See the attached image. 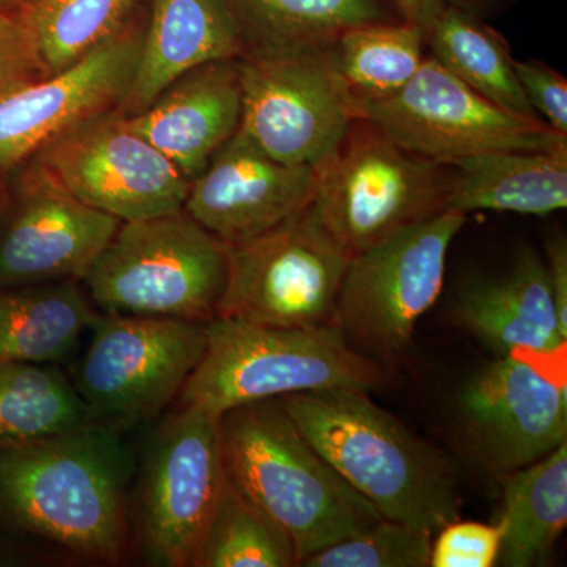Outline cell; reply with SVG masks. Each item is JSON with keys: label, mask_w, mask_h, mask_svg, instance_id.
I'll use <instances>...</instances> for the list:
<instances>
[{"label": "cell", "mask_w": 567, "mask_h": 567, "mask_svg": "<svg viewBox=\"0 0 567 567\" xmlns=\"http://www.w3.org/2000/svg\"><path fill=\"white\" fill-rule=\"evenodd\" d=\"M279 399L308 442L383 518L434 536L461 518L454 466L369 391L336 388Z\"/></svg>", "instance_id": "cell-2"}, {"label": "cell", "mask_w": 567, "mask_h": 567, "mask_svg": "<svg viewBox=\"0 0 567 567\" xmlns=\"http://www.w3.org/2000/svg\"><path fill=\"white\" fill-rule=\"evenodd\" d=\"M219 439L227 477L287 533L298 566L383 518L308 442L279 398L224 412Z\"/></svg>", "instance_id": "cell-3"}, {"label": "cell", "mask_w": 567, "mask_h": 567, "mask_svg": "<svg viewBox=\"0 0 567 567\" xmlns=\"http://www.w3.org/2000/svg\"><path fill=\"white\" fill-rule=\"evenodd\" d=\"M252 47L331 44L354 25L393 21L379 0H227Z\"/></svg>", "instance_id": "cell-26"}, {"label": "cell", "mask_w": 567, "mask_h": 567, "mask_svg": "<svg viewBox=\"0 0 567 567\" xmlns=\"http://www.w3.org/2000/svg\"><path fill=\"white\" fill-rule=\"evenodd\" d=\"M132 470L117 429L91 421L54 439L0 450V511L78 557L118 563L128 536Z\"/></svg>", "instance_id": "cell-1"}, {"label": "cell", "mask_w": 567, "mask_h": 567, "mask_svg": "<svg viewBox=\"0 0 567 567\" xmlns=\"http://www.w3.org/2000/svg\"><path fill=\"white\" fill-rule=\"evenodd\" d=\"M312 208L350 256L447 210L453 166L406 151L354 118L320 167Z\"/></svg>", "instance_id": "cell-6"}, {"label": "cell", "mask_w": 567, "mask_h": 567, "mask_svg": "<svg viewBox=\"0 0 567 567\" xmlns=\"http://www.w3.org/2000/svg\"><path fill=\"white\" fill-rule=\"evenodd\" d=\"M503 488L498 565H546L567 525V442L524 468L498 476Z\"/></svg>", "instance_id": "cell-23"}, {"label": "cell", "mask_w": 567, "mask_h": 567, "mask_svg": "<svg viewBox=\"0 0 567 567\" xmlns=\"http://www.w3.org/2000/svg\"><path fill=\"white\" fill-rule=\"evenodd\" d=\"M404 21L415 24L427 37L432 25L446 9L445 0H393Z\"/></svg>", "instance_id": "cell-35"}, {"label": "cell", "mask_w": 567, "mask_h": 567, "mask_svg": "<svg viewBox=\"0 0 567 567\" xmlns=\"http://www.w3.org/2000/svg\"><path fill=\"white\" fill-rule=\"evenodd\" d=\"M357 118L374 123L406 151L454 164L503 151H554L567 136L540 118L522 117L495 106L425 58L401 91L380 99L353 100Z\"/></svg>", "instance_id": "cell-10"}, {"label": "cell", "mask_w": 567, "mask_h": 567, "mask_svg": "<svg viewBox=\"0 0 567 567\" xmlns=\"http://www.w3.org/2000/svg\"><path fill=\"white\" fill-rule=\"evenodd\" d=\"M99 316L78 281L0 287V358L58 363Z\"/></svg>", "instance_id": "cell-22"}, {"label": "cell", "mask_w": 567, "mask_h": 567, "mask_svg": "<svg viewBox=\"0 0 567 567\" xmlns=\"http://www.w3.org/2000/svg\"><path fill=\"white\" fill-rule=\"evenodd\" d=\"M21 0H0V14L9 13V11L17 9Z\"/></svg>", "instance_id": "cell-36"}, {"label": "cell", "mask_w": 567, "mask_h": 567, "mask_svg": "<svg viewBox=\"0 0 567 567\" xmlns=\"http://www.w3.org/2000/svg\"><path fill=\"white\" fill-rule=\"evenodd\" d=\"M144 29L133 18L73 65L0 99V181L73 126L121 106Z\"/></svg>", "instance_id": "cell-16"}, {"label": "cell", "mask_w": 567, "mask_h": 567, "mask_svg": "<svg viewBox=\"0 0 567 567\" xmlns=\"http://www.w3.org/2000/svg\"><path fill=\"white\" fill-rule=\"evenodd\" d=\"M140 0H22L47 76L84 58L133 20Z\"/></svg>", "instance_id": "cell-29"}, {"label": "cell", "mask_w": 567, "mask_h": 567, "mask_svg": "<svg viewBox=\"0 0 567 567\" xmlns=\"http://www.w3.org/2000/svg\"><path fill=\"white\" fill-rule=\"evenodd\" d=\"M287 533L227 477L192 567H292Z\"/></svg>", "instance_id": "cell-28"}, {"label": "cell", "mask_w": 567, "mask_h": 567, "mask_svg": "<svg viewBox=\"0 0 567 567\" xmlns=\"http://www.w3.org/2000/svg\"><path fill=\"white\" fill-rule=\"evenodd\" d=\"M317 183L312 167L276 162L237 132L192 181L183 210L224 244H240L308 208Z\"/></svg>", "instance_id": "cell-17"}, {"label": "cell", "mask_w": 567, "mask_h": 567, "mask_svg": "<svg viewBox=\"0 0 567 567\" xmlns=\"http://www.w3.org/2000/svg\"><path fill=\"white\" fill-rule=\"evenodd\" d=\"M31 162L81 203L122 223L183 210L192 186L173 162L134 132L118 107L73 126Z\"/></svg>", "instance_id": "cell-13"}, {"label": "cell", "mask_w": 567, "mask_h": 567, "mask_svg": "<svg viewBox=\"0 0 567 567\" xmlns=\"http://www.w3.org/2000/svg\"><path fill=\"white\" fill-rule=\"evenodd\" d=\"M91 421L61 369L0 358V450L54 439Z\"/></svg>", "instance_id": "cell-24"}, {"label": "cell", "mask_w": 567, "mask_h": 567, "mask_svg": "<svg viewBox=\"0 0 567 567\" xmlns=\"http://www.w3.org/2000/svg\"><path fill=\"white\" fill-rule=\"evenodd\" d=\"M229 245L185 210L118 226L81 282L104 315L207 323L227 279Z\"/></svg>", "instance_id": "cell-5"}, {"label": "cell", "mask_w": 567, "mask_h": 567, "mask_svg": "<svg viewBox=\"0 0 567 567\" xmlns=\"http://www.w3.org/2000/svg\"><path fill=\"white\" fill-rule=\"evenodd\" d=\"M547 276L559 333L567 339V241L557 234L547 241Z\"/></svg>", "instance_id": "cell-34"}, {"label": "cell", "mask_w": 567, "mask_h": 567, "mask_svg": "<svg viewBox=\"0 0 567 567\" xmlns=\"http://www.w3.org/2000/svg\"><path fill=\"white\" fill-rule=\"evenodd\" d=\"M0 561H2V557H0Z\"/></svg>", "instance_id": "cell-37"}, {"label": "cell", "mask_w": 567, "mask_h": 567, "mask_svg": "<svg viewBox=\"0 0 567 567\" xmlns=\"http://www.w3.org/2000/svg\"><path fill=\"white\" fill-rule=\"evenodd\" d=\"M432 537L431 533L382 518L360 535L347 537L309 555L300 566L427 567Z\"/></svg>", "instance_id": "cell-30"}, {"label": "cell", "mask_w": 567, "mask_h": 567, "mask_svg": "<svg viewBox=\"0 0 567 567\" xmlns=\"http://www.w3.org/2000/svg\"><path fill=\"white\" fill-rule=\"evenodd\" d=\"M465 216L440 213L352 256L333 323L353 349L386 365L406 352L417 320L442 292L447 251Z\"/></svg>", "instance_id": "cell-8"}, {"label": "cell", "mask_w": 567, "mask_h": 567, "mask_svg": "<svg viewBox=\"0 0 567 567\" xmlns=\"http://www.w3.org/2000/svg\"><path fill=\"white\" fill-rule=\"evenodd\" d=\"M207 323L164 317H96L74 386L92 420H147L178 399L207 347Z\"/></svg>", "instance_id": "cell-11"}, {"label": "cell", "mask_w": 567, "mask_h": 567, "mask_svg": "<svg viewBox=\"0 0 567 567\" xmlns=\"http://www.w3.org/2000/svg\"><path fill=\"white\" fill-rule=\"evenodd\" d=\"M425 33L402 21L368 22L342 32L333 43L336 66L357 99L401 91L424 62Z\"/></svg>", "instance_id": "cell-27"}, {"label": "cell", "mask_w": 567, "mask_h": 567, "mask_svg": "<svg viewBox=\"0 0 567 567\" xmlns=\"http://www.w3.org/2000/svg\"><path fill=\"white\" fill-rule=\"evenodd\" d=\"M0 183V287L81 281L122 224L81 203L31 159Z\"/></svg>", "instance_id": "cell-14"}, {"label": "cell", "mask_w": 567, "mask_h": 567, "mask_svg": "<svg viewBox=\"0 0 567 567\" xmlns=\"http://www.w3.org/2000/svg\"><path fill=\"white\" fill-rule=\"evenodd\" d=\"M240 80L238 133L276 162L319 171L357 118L333 43L248 48Z\"/></svg>", "instance_id": "cell-7"}, {"label": "cell", "mask_w": 567, "mask_h": 567, "mask_svg": "<svg viewBox=\"0 0 567 567\" xmlns=\"http://www.w3.org/2000/svg\"><path fill=\"white\" fill-rule=\"evenodd\" d=\"M41 78H47V73L20 3L9 13L0 14V99Z\"/></svg>", "instance_id": "cell-32"}, {"label": "cell", "mask_w": 567, "mask_h": 567, "mask_svg": "<svg viewBox=\"0 0 567 567\" xmlns=\"http://www.w3.org/2000/svg\"><path fill=\"white\" fill-rule=\"evenodd\" d=\"M425 41L431 58L487 102L522 117L539 118L517 80L505 41L487 25L446 7Z\"/></svg>", "instance_id": "cell-25"}, {"label": "cell", "mask_w": 567, "mask_h": 567, "mask_svg": "<svg viewBox=\"0 0 567 567\" xmlns=\"http://www.w3.org/2000/svg\"><path fill=\"white\" fill-rule=\"evenodd\" d=\"M454 415L477 461L505 475L567 442L566 383L522 358L498 357L458 390Z\"/></svg>", "instance_id": "cell-15"}, {"label": "cell", "mask_w": 567, "mask_h": 567, "mask_svg": "<svg viewBox=\"0 0 567 567\" xmlns=\"http://www.w3.org/2000/svg\"><path fill=\"white\" fill-rule=\"evenodd\" d=\"M567 207V145L554 151H503L454 164L447 210L550 215Z\"/></svg>", "instance_id": "cell-21"}, {"label": "cell", "mask_w": 567, "mask_h": 567, "mask_svg": "<svg viewBox=\"0 0 567 567\" xmlns=\"http://www.w3.org/2000/svg\"><path fill=\"white\" fill-rule=\"evenodd\" d=\"M226 480L219 416L182 406L153 434L137 488V533L152 565L192 567Z\"/></svg>", "instance_id": "cell-12"}, {"label": "cell", "mask_w": 567, "mask_h": 567, "mask_svg": "<svg viewBox=\"0 0 567 567\" xmlns=\"http://www.w3.org/2000/svg\"><path fill=\"white\" fill-rule=\"evenodd\" d=\"M453 316L458 327L498 357H555L566 347L546 262L529 249L506 275L466 284Z\"/></svg>", "instance_id": "cell-20"}, {"label": "cell", "mask_w": 567, "mask_h": 567, "mask_svg": "<svg viewBox=\"0 0 567 567\" xmlns=\"http://www.w3.org/2000/svg\"><path fill=\"white\" fill-rule=\"evenodd\" d=\"M130 126L194 181L241 121L240 59L205 63L164 89Z\"/></svg>", "instance_id": "cell-18"}, {"label": "cell", "mask_w": 567, "mask_h": 567, "mask_svg": "<svg viewBox=\"0 0 567 567\" xmlns=\"http://www.w3.org/2000/svg\"><path fill=\"white\" fill-rule=\"evenodd\" d=\"M502 528L498 524L457 518L432 537L431 567H492L498 565Z\"/></svg>", "instance_id": "cell-31"}, {"label": "cell", "mask_w": 567, "mask_h": 567, "mask_svg": "<svg viewBox=\"0 0 567 567\" xmlns=\"http://www.w3.org/2000/svg\"><path fill=\"white\" fill-rule=\"evenodd\" d=\"M350 259L309 205L281 226L229 245L216 317L270 327L333 323Z\"/></svg>", "instance_id": "cell-9"}, {"label": "cell", "mask_w": 567, "mask_h": 567, "mask_svg": "<svg viewBox=\"0 0 567 567\" xmlns=\"http://www.w3.org/2000/svg\"><path fill=\"white\" fill-rule=\"evenodd\" d=\"M207 347L178 402L221 416L234 406L308 391L393 383L386 364L358 352L334 323L270 327L215 317Z\"/></svg>", "instance_id": "cell-4"}, {"label": "cell", "mask_w": 567, "mask_h": 567, "mask_svg": "<svg viewBox=\"0 0 567 567\" xmlns=\"http://www.w3.org/2000/svg\"><path fill=\"white\" fill-rule=\"evenodd\" d=\"M245 52L244 32L227 0H153L140 61L118 110L137 114L188 71Z\"/></svg>", "instance_id": "cell-19"}, {"label": "cell", "mask_w": 567, "mask_h": 567, "mask_svg": "<svg viewBox=\"0 0 567 567\" xmlns=\"http://www.w3.org/2000/svg\"><path fill=\"white\" fill-rule=\"evenodd\" d=\"M517 80L529 106L554 132L567 136V81L565 76L539 61L520 62L514 59Z\"/></svg>", "instance_id": "cell-33"}]
</instances>
